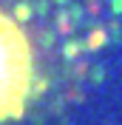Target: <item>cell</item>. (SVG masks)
Here are the masks:
<instances>
[{"label":"cell","mask_w":122,"mask_h":125,"mask_svg":"<svg viewBox=\"0 0 122 125\" xmlns=\"http://www.w3.org/2000/svg\"><path fill=\"white\" fill-rule=\"evenodd\" d=\"M34 88V54L23 26L0 9V125L23 117Z\"/></svg>","instance_id":"6da1fadb"}]
</instances>
